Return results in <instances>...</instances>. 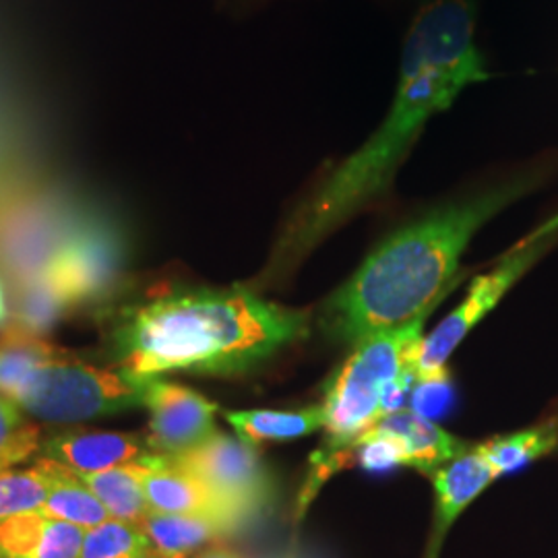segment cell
I'll list each match as a JSON object with an SVG mask.
<instances>
[{"label":"cell","mask_w":558,"mask_h":558,"mask_svg":"<svg viewBox=\"0 0 558 558\" xmlns=\"http://www.w3.org/2000/svg\"><path fill=\"white\" fill-rule=\"evenodd\" d=\"M472 0H435L412 21L399 62L398 85L379 129L320 182L290 218L276 267H294L371 203L380 199L433 117L459 94L490 80L474 41Z\"/></svg>","instance_id":"1"},{"label":"cell","mask_w":558,"mask_h":558,"mask_svg":"<svg viewBox=\"0 0 558 558\" xmlns=\"http://www.w3.org/2000/svg\"><path fill=\"white\" fill-rule=\"evenodd\" d=\"M308 336V315L244 288H177L122 313L114 333L120 371L239 375Z\"/></svg>","instance_id":"2"},{"label":"cell","mask_w":558,"mask_h":558,"mask_svg":"<svg viewBox=\"0 0 558 558\" xmlns=\"http://www.w3.org/2000/svg\"><path fill=\"white\" fill-rule=\"evenodd\" d=\"M536 182L534 174L499 182L401 226L327 300L325 331L356 345L433 311L456 283L461 255L480 228L527 195Z\"/></svg>","instance_id":"3"},{"label":"cell","mask_w":558,"mask_h":558,"mask_svg":"<svg viewBox=\"0 0 558 558\" xmlns=\"http://www.w3.org/2000/svg\"><path fill=\"white\" fill-rule=\"evenodd\" d=\"M433 311L356 343L327 385L320 403L325 410V442L311 458V472L300 493L299 519L320 486L356 453V442L379 420L401 410L410 385L416 383V354Z\"/></svg>","instance_id":"4"},{"label":"cell","mask_w":558,"mask_h":558,"mask_svg":"<svg viewBox=\"0 0 558 558\" xmlns=\"http://www.w3.org/2000/svg\"><path fill=\"white\" fill-rule=\"evenodd\" d=\"M23 412L50 422H81L141 405V379L60 356L36 364L9 396Z\"/></svg>","instance_id":"5"},{"label":"cell","mask_w":558,"mask_h":558,"mask_svg":"<svg viewBox=\"0 0 558 558\" xmlns=\"http://www.w3.org/2000/svg\"><path fill=\"white\" fill-rule=\"evenodd\" d=\"M557 240L558 216H555L536 228L527 239L521 240L490 271L470 286L458 308L451 311L447 319L440 320L430 336L422 339L414 368L416 383L447 380V362L458 350L459 343Z\"/></svg>","instance_id":"6"},{"label":"cell","mask_w":558,"mask_h":558,"mask_svg":"<svg viewBox=\"0 0 558 558\" xmlns=\"http://www.w3.org/2000/svg\"><path fill=\"white\" fill-rule=\"evenodd\" d=\"M170 458L197 474L239 525L259 515L271 499V482L257 447L239 437L218 430L197 449Z\"/></svg>","instance_id":"7"},{"label":"cell","mask_w":558,"mask_h":558,"mask_svg":"<svg viewBox=\"0 0 558 558\" xmlns=\"http://www.w3.org/2000/svg\"><path fill=\"white\" fill-rule=\"evenodd\" d=\"M141 405L149 412V449L160 456H182L211 439L218 405L177 383L141 379Z\"/></svg>","instance_id":"8"},{"label":"cell","mask_w":558,"mask_h":558,"mask_svg":"<svg viewBox=\"0 0 558 558\" xmlns=\"http://www.w3.org/2000/svg\"><path fill=\"white\" fill-rule=\"evenodd\" d=\"M143 490L149 513L214 519L228 532L240 527L239 521L205 486V482L170 456H151Z\"/></svg>","instance_id":"9"},{"label":"cell","mask_w":558,"mask_h":558,"mask_svg":"<svg viewBox=\"0 0 558 558\" xmlns=\"http://www.w3.org/2000/svg\"><path fill=\"white\" fill-rule=\"evenodd\" d=\"M114 274V246L98 234L77 236L57 251L40 278L64 306L94 299Z\"/></svg>","instance_id":"10"},{"label":"cell","mask_w":558,"mask_h":558,"mask_svg":"<svg viewBox=\"0 0 558 558\" xmlns=\"http://www.w3.org/2000/svg\"><path fill=\"white\" fill-rule=\"evenodd\" d=\"M364 437H389L396 440L405 465L416 468L428 476L472 449L470 442L453 437L428 416L403 408L379 420Z\"/></svg>","instance_id":"11"},{"label":"cell","mask_w":558,"mask_h":558,"mask_svg":"<svg viewBox=\"0 0 558 558\" xmlns=\"http://www.w3.org/2000/svg\"><path fill=\"white\" fill-rule=\"evenodd\" d=\"M435 486V519L430 530V542L426 548V557H439L442 539L456 519L470 507V502L478 497L480 493L490 486L493 480L499 478L490 463L480 453L478 447H472L468 453L442 465L433 476Z\"/></svg>","instance_id":"12"},{"label":"cell","mask_w":558,"mask_h":558,"mask_svg":"<svg viewBox=\"0 0 558 558\" xmlns=\"http://www.w3.org/2000/svg\"><path fill=\"white\" fill-rule=\"evenodd\" d=\"M147 440L120 433H75L41 442L46 459H52L77 476L98 474L149 456Z\"/></svg>","instance_id":"13"},{"label":"cell","mask_w":558,"mask_h":558,"mask_svg":"<svg viewBox=\"0 0 558 558\" xmlns=\"http://www.w3.org/2000/svg\"><path fill=\"white\" fill-rule=\"evenodd\" d=\"M87 530L23 513L0 521V558H80Z\"/></svg>","instance_id":"14"},{"label":"cell","mask_w":558,"mask_h":558,"mask_svg":"<svg viewBox=\"0 0 558 558\" xmlns=\"http://www.w3.org/2000/svg\"><path fill=\"white\" fill-rule=\"evenodd\" d=\"M149 465L151 453L120 468L98 474H85L80 480L98 497L110 519L141 523L149 513L143 490Z\"/></svg>","instance_id":"15"},{"label":"cell","mask_w":558,"mask_h":558,"mask_svg":"<svg viewBox=\"0 0 558 558\" xmlns=\"http://www.w3.org/2000/svg\"><path fill=\"white\" fill-rule=\"evenodd\" d=\"M226 420L236 430V437L251 445L269 440H292L308 437L325 428L323 405L304 410H234Z\"/></svg>","instance_id":"16"},{"label":"cell","mask_w":558,"mask_h":558,"mask_svg":"<svg viewBox=\"0 0 558 558\" xmlns=\"http://www.w3.org/2000/svg\"><path fill=\"white\" fill-rule=\"evenodd\" d=\"M46 461L52 470V488L38 513L44 518L77 525L81 530H92L110 519L98 497L81 482L77 474L52 459Z\"/></svg>","instance_id":"17"},{"label":"cell","mask_w":558,"mask_h":558,"mask_svg":"<svg viewBox=\"0 0 558 558\" xmlns=\"http://www.w3.org/2000/svg\"><path fill=\"white\" fill-rule=\"evenodd\" d=\"M141 525L151 542L154 553L168 558H186L228 532L214 519L166 513H147Z\"/></svg>","instance_id":"18"},{"label":"cell","mask_w":558,"mask_h":558,"mask_svg":"<svg viewBox=\"0 0 558 558\" xmlns=\"http://www.w3.org/2000/svg\"><path fill=\"white\" fill-rule=\"evenodd\" d=\"M558 447V424H542L513 435L495 437L478 445L480 453L490 463L497 476L519 470Z\"/></svg>","instance_id":"19"},{"label":"cell","mask_w":558,"mask_h":558,"mask_svg":"<svg viewBox=\"0 0 558 558\" xmlns=\"http://www.w3.org/2000/svg\"><path fill=\"white\" fill-rule=\"evenodd\" d=\"M52 488V470L41 459L34 470H0V521L38 513Z\"/></svg>","instance_id":"20"},{"label":"cell","mask_w":558,"mask_h":558,"mask_svg":"<svg viewBox=\"0 0 558 558\" xmlns=\"http://www.w3.org/2000/svg\"><path fill=\"white\" fill-rule=\"evenodd\" d=\"M151 550L141 523L108 519L85 532L80 558H143Z\"/></svg>","instance_id":"21"},{"label":"cell","mask_w":558,"mask_h":558,"mask_svg":"<svg viewBox=\"0 0 558 558\" xmlns=\"http://www.w3.org/2000/svg\"><path fill=\"white\" fill-rule=\"evenodd\" d=\"M38 426L25 418L13 399L0 393V470H11L40 449Z\"/></svg>","instance_id":"22"},{"label":"cell","mask_w":558,"mask_h":558,"mask_svg":"<svg viewBox=\"0 0 558 558\" xmlns=\"http://www.w3.org/2000/svg\"><path fill=\"white\" fill-rule=\"evenodd\" d=\"M195 558H240L236 553H232L226 546H209L203 553H199Z\"/></svg>","instance_id":"23"},{"label":"cell","mask_w":558,"mask_h":558,"mask_svg":"<svg viewBox=\"0 0 558 558\" xmlns=\"http://www.w3.org/2000/svg\"><path fill=\"white\" fill-rule=\"evenodd\" d=\"M7 317V304H4V292H2V286H0V323Z\"/></svg>","instance_id":"24"},{"label":"cell","mask_w":558,"mask_h":558,"mask_svg":"<svg viewBox=\"0 0 558 558\" xmlns=\"http://www.w3.org/2000/svg\"><path fill=\"white\" fill-rule=\"evenodd\" d=\"M143 558H168V557H161V555H158V553H154V550H151V553H149V555H147V557H143Z\"/></svg>","instance_id":"25"}]
</instances>
